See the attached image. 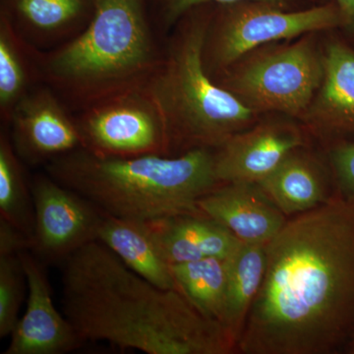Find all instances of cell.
<instances>
[{"label":"cell","mask_w":354,"mask_h":354,"mask_svg":"<svg viewBox=\"0 0 354 354\" xmlns=\"http://www.w3.org/2000/svg\"><path fill=\"white\" fill-rule=\"evenodd\" d=\"M323 46L322 81L299 122L325 148L354 140V44L330 30L323 32Z\"/></svg>","instance_id":"11"},{"label":"cell","mask_w":354,"mask_h":354,"mask_svg":"<svg viewBox=\"0 0 354 354\" xmlns=\"http://www.w3.org/2000/svg\"><path fill=\"white\" fill-rule=\"evenodd\" d=\"M155 32L147 0H95L80 34L39 50L41 83L78 111L145 87L162 58Z\"/></svg>","instance_id":"4"},{"label":"cell","mask_w":354,"mask_h":354,"mask_svg":"<svg viewBox=\"0 0 354 354\" xmlns=\"http://www.w3.org/2000/svg\"><path fill=\"white\" fill-rule=\"evenodd\" d=\"M97 241L109 247L132 271L153 285L164 290H180L171 265L160 253L146 221L104 214Z\"/></svg>","instance_id":"18"},{"label":"cell","mask_w":354,"mask_h":354,"mask_svg":"<svg viewBox=\"0 0 354 354\" xmlns=\"http://www.w3.org/2000/svg\"><path fill=\"white\" fill-rule=\"evenodd\" d=\"M35 227L31 252L41 262L62 263L97 241L104 214L78 193L46 176L31 183Z\"/></svg>","instance_id":"9"},{"label":"cell","mask_w":354,"mask_h":354,"mask_svg":"<svg viewBox=\"0 0 354 354\" xmlns=\"http://www.w3.org/2000/svg\"><path fill=\"white\" fill-rule=\"evenodd\" d=\"M266 244L244 243L225 259L227 300L225 325L239 346L254 300L259 292L266 270Z\"/></svg>","instance_id":"20"},{"label":"cell","mask_w":354,"mask_h":354,"mask_svg":"<svg viewBox=\"0 0 354 354\" xmlns=\"http://www.w3.org/2000/svg\"><path fill=\"white\" fill-rule=\"evenodd\" d=\"M266 270L237 351L330 354L354 335V204L335 194L288 218L266 243Z\"/></svg>","instance_id":"1"},{"label":"cell","mask_w":354,"mask_h":354,"mask_svg":"<svg viewBox=\"0 0 354 354\" xmlns=\"http://www.w3.org/2000/svg\"><path fill=\"white\" fill-rule=\"evenodd\" d=\"M27 279V308L10 335L4 354H62L83 344L66 317L55 308L48 274L30 251L18 254Z\"/></svg>","instance_id":"13"},{"label":"cell","mask_w":354,"mask_h":354,"mask_svg":"<svg viewBox=\"0 0 354 354\" xmlns=\"http://www.w3.org/2000/svg\"><path fill=\"white\" fill-rule=\"evenodd\" d=\"M146 223L160 253L171 265L209 257L227 259L242 242L204 214L169 216Z\"/></svg>","instance_id":"17"},{"label":"cell","mask_w":354,"mask_h":354,"mask_svg":"<svg viewBox=\"0 0 354 354\" xmlns=\"http://www.w3.org/2000/svg\"><path fill=\"white\" fill-rule=\"evenodd\" d=\"M95 0H0V14L34 48H57L87 27Z\"/></svg>","instance_id":"16"},{"label":"cell","mask_w":354,"mask_h":354,"mask_svg":"<svg viewBox=\"0 0 354 354\" xmlns=\"http://www.w3.org/2000/svg\"><path fill=\"white\" fill-rule=\"evenodd\" d=\"M171 270L177 286L190 301L204 315L225 325L227 300L225 259L204 258L171 265Z\"/></svg>","instance_id":"21"},{"label":"cell","mask_w":354,"mask_h":354,"mask_svg":"<svg viewBox=\"0 0 354 354\" xmlns=\"http://www.w3.org/2000/svg\"><path fill=\"white\" fill-rule=\"evenodd\" d=\"M260 187L290 218L329 201L334 196V178L325 153L322 158L310 146L288 153L272 174L260 181Z\"/></svg>","instance_id":"15"},{"label":"cell","mask_w":354,"mask_h":354,"mask_svg":"<svg viewBox=\"0 0 354 354\" xmlns=\"http://www.w3.org/2000/svg\"><path fill=\"white\" fill-rule=\"evenodd\" d=\"M39 53L0 14V116L6 124L16 104L41 84Z\"/></svg>","instance_id":"19"},{"label":"cell","mask_w":354,"mask_h":354,"mask_svg":"<svg viewBox=\"0 0 354 354\" xmlns=\"http://www.w3.org/2000/svg\"><path fill=\"white\" fill-rule=\"evenodd\" d=\"M44 167L106 215L141 221L203 214L198 202L221 184L213 149L176 157L100 158L81 148Z\"/></svg>","instance_id":"3"},{"label":"cell","mask_w":354,"mask_h":354,"mask_svg":"<svg viewBox=\"0 0 354 354\" xmlns=\"http://www.w3.org/2000/svg\"><path fill=\"white\" fill-rule=\"evenodd\" d=\"M32 246V241L28 235L0 218V255H17L23 251H31Z\"/></svg>","instance_id":"26"},{"label":"cell","mask_w":354,"mask_h":354,"mask_svg":"<svg viewBox=\"0 0 354 354\" xmlns=\"http://www.w3.org/2000/svg\"><path fill=\"white\" fill-rule=\"evenodd\" d=\"M323 73V32H311L258 46L212 79L255 113L299 121Z\"/></svg>","instance_id":"6"},{"label":"cell","mask_w":354,"mask_h":354,"mask_svg":"<svg viewBox=\"0 0 354 354\" xmlns=\"http://www.w3.org/2000/svg\"><path fill=\"white\" fill-rule=\"evenodd\" d=\"M62 264V309L83 342L147 354H230L234 335L180 290L144 279L101 241L86 244Z\"/></svg>","instance_id":"2"},{"label":"cell","mask_w":354,"mask_h":354,"mask_svg":"<svg viewBox=\"0 0 354 354\" xmlns=\"http://www.w3.org/2000/svg\"><path fill=\"white\" fill-rule=\"evenodd\" d=\"M314 2L315 4L333 2L339 7L344 20L341 32L354 44V0H314Z\"/></svg>","instance_id":"27"},{"label":"cell","mask_w":354,"mask_h":354,"mask_svg":"<svg viewBox=\"0 0 354 354\" xmlns=\"http://www.w3.org/2000/svg\"><path fill=\"white\" fill-rule=\"evenodd\" d=\"M22 160L11 143L9 133L0 135V218L30 237L35 227L34 199Z\"/></svg>","instance_id":"22"},{"label":"cell","mask_w":354,"mask_h":354,"mask_svg":"<svg viewBox=\"0 0 354 354\" xmlns=\"http://www.w3.org/2000/svg\"><path fill=\"white\" fill-rule=\"evenodd\" d=\"M25 283L19 255H0V337L12 334L19 321Z\"/></svg>","instance_id":"23"},{"label":"cell","mask_w":354,"mask_h":354,"mask_svg":"<svg viewBox=\"0 0 354 354\" xmlns=\"http://www.w3.org/2000/svg\"><path fill=\"white\" fill-rule=\"evenodd\" d=\"M346 351H348L349 353L354 354V335L353 337V339H351V342H349L348 348H346Z\"/></svg>","instance_id":"28"},{"label":"cell","mask_w":354,"mask_h":354,"mask_svg":"<svg viewBox=\"0 0 354 354\" xmlns=\"http://www.w3.org/2000/svg\"><path fill=\"white\" fill-rule=\"evenodd\" d=\"M7 124L14 150L25 164L46 165L82 148L75 118L46 84L32 88L16 104Z\"/></svg>","instance_id":"12"},{"label":"cell","mask_w":354,"mask_h":354,"mask_svg":"<svg viewBox=\"0 0 354 354\" xmlns=\"http://www.w3.org/2000/svg\"><path fill=\"white\" fill-rule=\"evenodd\" d=\"M75 120L82 149L97 157H171L164 120L146 87L95 102Z\"/></svg>","instance_id":"8"},{"label":"cell","mask_w":354,"mask_h":354,"mask_svg":"<svg viewBox=\"0 0 354 354\" xmlns=\"http://www.w3.org/2000/svg\"><path fill=\"white\" fill-rule=\"evenodd\" d=\"M311 139L304 125L281 113H265L259 120L216 149V176L221 183H259L286 156Z\"/></svg>","instance_id":"10"},{"label":"cell","mask_w":354,"mask_h":354,"mask_svg":"<svg viewBox=\"0 0 354 354\" xmlns=\"http://www.w3.org/2000/svg\"><path fill=\"white\" fill-rule=\"evenodd\" d=\"M322 149L332 171L335 194L354 204V140Z\"/></svg>","instance_id":"25"},{"label":"cell","mask_w":354,"mask_h":354,"mask_svg":"<svg viewBox=\"0 0 354 354\" xmlns=\"http://www.w3.org/2000/svg\"><path fill=\"white\" fill-rule=\"evenodd\" d=\"M342 27L341 11L333 2L300 10H286L262 0L215 3L203 46V64L213 78L258 46L307 32L341 31Z\"/></svg>","instance_id":"7"},{"label":"cell","mask_w":354,"mask_h":354,"mask_svg":"<svg viewBox=\"0 0 354 354\" xmlns=\"http://www.w3.org/2000/svg\"><path fill=\"white\" fill-rule=\"evenodd\" d=\"M214 4L187 11L165 37L162 58L145 86L164 120L169 156L220 148L263 114L220 87L203 64V46Z\"/></svg>","instance_id":"5"},{"label":"cell","mask_w":354,"mask_h":354,"mask_svg":"<svg viewBox=\"0 0 354 354\" xmlns=\"http://www.w3.org/2000/svg\"><path fill=\"white\" fill-rule=\"evenodd\" d=\"M198 207L244 243H268L288 221L258 183H221Z\"/></svg>","instance_id":"14"},{"label":"cell","mask_w":354,"mask_h":354,"mask_svg":"<svg viewBox=\"0 0 354 354\" xmlns=\"http://www.w3.org/2000/svg\"><path fill=\"white\" fill-rule=\"evenodd\" d=\"M241 0H147L153 28L167 37L181 17L194 7L206 3H230ZM286 10H300L316 6L314 0H262Z\"/></svg>","instance_id":"24"}]
</instances>
